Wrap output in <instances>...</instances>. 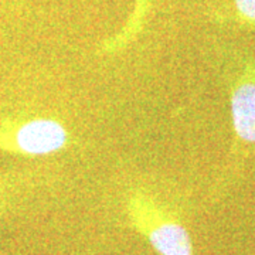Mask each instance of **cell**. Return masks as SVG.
Wrapping results in <instances>:
<instances>
[{
  "mask_svg": "<svg viewBox=\"0 0 255 255\" xmlns=\"http://www.w3.org/2000/svg\"><path fill=\"white\" fill-rule=\"evenodd\" d=\"M124 210L130 228L159 255H194L190 231L173 206L145 184L129 187Z\"/></svg>",
  "mask_w": 255,
  "mask_h": 255,
  "instance_id": "6da1fadb",
  "label": "cell"
},
{
  "mask_svg": "<svg viewBox=\"0 0 255 255\" xmlns=\"http://www.w3.org/2000/svg\"><path fill=\"white\" fill-rule=\"evenodd\" d=\"M68 128L44 115H13L0 119V152L41 157L65 150L71 145Z\"/></svg>",
  "mask_w": 255,
  "mask_h": 255,
  "instance_id": "7a4b0ae2",
  "label": "cell"
},
{
  "mask_svg": "<svg viewBox=\"0 0 255 255\" xmlns=\"http://www.w3.org/2000/svg\"><path fill=\"white\" fill-rule=\"evenodd\" d=\"M230 18L255 30V0H230Z\"/></svg>",
  "mask_w": 255,
  "mask_h": 255,
  "instance_id": "5b68a950",
  "label": "cell"
},
{
  "mask_svg": "<svg viewBox=\"0 0 255 255\" xmlns=\"http://www.w3.org/2000/svg\"><path fill=\"white\" fill-rule=\"evenodd\" d=\"M135 6H133V11L130 13V16L128 18V21L125 23V26L122 27V30L117 33L115 36L107 38L102 47L101 51L104 54H114V53H119L122 51L125 47H128L135 38H136L140 31L143 30V26L146 23V17L147 13L150 10V3L152 0H133Z\"/></svg>",
  "mask_w": 255,
  "mask_h": 255,
  "instance_id": "277c9868",
  "label": "cell"
},
{
  "mask_svg": "<svg viewBox=\"0 0 255 255\" xmlns=\"http://www.w3.org/2000/svg\"><path fill=\"white\" fill-rule=\"evenodd\" d=\"M230 114L238 153L255 150V58L240 64L228 87Z\"/></svg>",
  "mask_w": 255,
  "mask_h": 255,
  "instance_id": "3957f363",
  "label": "cell"
},
{
  "mask_svg": "<svg viewBox=\"0 0 255 255\" xmlns=\"http://www.w3.org/2000/svg\"><path fill=\"white\" fill-rule=\"evenodd\" d=\"M20 186V174H0V217L9 209Z\"/></svg>",
  "mask_w": 255,
  "mask_h": 255,
  "instance_id": "8992f818",
  "label": "cell"
}]
</instances>
